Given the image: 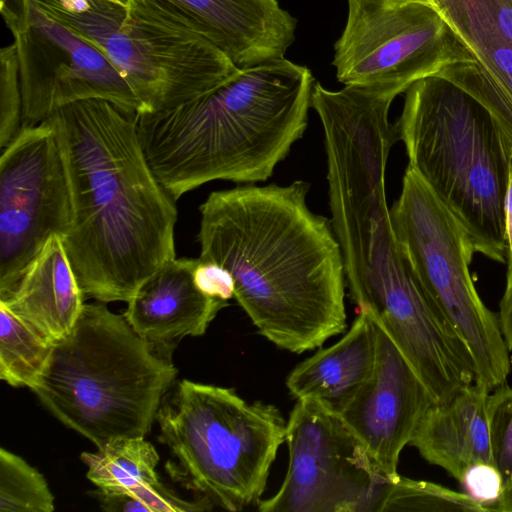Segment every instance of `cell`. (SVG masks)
I'll return each instance as SVG.
<instances>
[{"label":"cell","mask_w":512,"mask_h":512,"mask_svg":"<svg viewBox=\"0 0 512 512\" xmlns=\"http://www.w3.org/2000/svg\"><path fill=\"white\" fill-rule=\"evenodd\" d=\"M108 1L114 2L116 4H119V5H122L125 7H127V3H128V0H108Z\"/></svg>","instance_id":"obj_32"},{"label":"cell","mask_w":512,"mask_h":512,"mask_svg":"<svg viewBox=\"0 0 512 512\" xmlns=\"http://www.w3.org/2000/svg\"><path fill=\"white\" fill-rule=\"evenodd\" d=\"M176 375L171 356L98 301L83 305L32 391L61 423L101 448L145 437Z\"/></svg>","instance_id":"obj_5"},{"label":"cell","mask_w":512,"mask_h":512,"mask_svg":"<svg viewBox=\"0 0 512 512\" xmlns=\"http://www.w3.org/2000/svg\"><path fill=\"white\" fill-rule=\"evenodd\" d=\"M390 217L418 284L468 346L475 383L490 391L506 383L509 350L498 317L483 303L470 274L474 247L457 219L410 166Z\"/></svg>","instance_id":"obj_8"},{"label":"cell","mask_w":512,"mask_h":512,"mask_svg":"<svg viewBox=\"0 0 512 512\" xmlns=\"http://www.w3.org/2000/svg\"><path fill=\"white\" fill-rule=\"evenodd\" d=\"M98 47L144 107L170 109L213 90L239 68L202 37L108 0H31Z\"/></svg>","instance_id":"obj_7"},{"label":"cell","mask_w":512,"mask_h":512,"mask_svg":"<svg viewBox=\"0 0 512 512\" xmlns=\"http://www.w3.org/2000/svg\"><path fill=\"white\" fill-rule=\"evenodd\" d=\"M83 296L62 237L52 235L0 303L46 343L55 345L73 329Z\"/></svg>","instance_id":"obj_18"},{"label":"cell","mask_w":512,"mask_h":512,"mask_svg":"<svg viewBox=\"0 0 512 512\" xmlns=\"http://www.w3.org/2000/svg\"><path fill=\"white\" fill-rule=\"evenodd\" d=\"M2 18L13 37L30 25V0H0Z\"/></svg>","instance_id":"obj_28"},{"label":"cell","mask_w":512,"mask_h":512,"mask_svg":"<svg viewBox=\"0 0 512 512\" xmlns=\"http://www.w3.org/2000/svg\"><path fill=\"white\" fill-rule=\"evenodd\" d=\"M156 421L175 482L228 511L257 504L285 442L286 421L275 406L183 379L163 397Z\"/></svg>","instance_id":"obj_6"},{"label":"cell","mask_w":512,"mask_h":512,"mask_svg":"<svg viewBox=\"0 0 512 512\" xmlns=\"http://www.w3.org/2000/svg\"><path fill=\"white\" fill-rule=\"evenodd\" d=\"M139 13L192 32L238 68L283 58L296 20L277 0H128Z\"/></svg>","instance_id":"obj_15"},{"label":"cell","mask_w":512,"mask_h":512,"mask_svg":"<svg viewBox=\"0 0 512 512\" xmlns=\"http://www.w3.org/2000/svg\"><path fill=\"white\" fill-rule=\"evenodd\" d=\"M195 258L164 262L137 289L123 313L134 331L171 356L186 336L203 335L228 301L203 293L194 281Z\"/></svg>","instance_id":"obj_16"},{"label":"cell","mask_w":512,"mask_h":512,"mask_svg":"<svg viewBox=\"0 0 512 512\" xmlns=\"http://www.w3.org/2000/svg\"><path fill=\"white\" fill-rule=\"evenodd\" d=\"M469 57L436 76L464 90L497 121L512 150V0H429Z\"/></svg>","instance_id":"obj_14"},{"label":"cell","mask_w":512,"mask_h":512,"mask_svg":"<svg viewBox=\"0 0 512 512\" xmlns=\"http://www.w3.org/2000/svg\"><path fill=\"white\" fill-rule=\"evenodd\" d=\"M53 346L0 303V378L3 381L32 390L48 366Z\"/></svg>","instance_id":"obj_21"},{"label":"cell","mask_w":512,"mask_h":512,"mask_svg":"<svg viewBox=\"0 0 512 512\" xmlns=\"http://www.w3.org/2000/svg\"><path fill=\"white\" fill-rule=\"evenodd\" d=\"M356 312L338 342L317 351L288 374L286 387L295 399H315L339 414L370 377L377 354V324L365 309Z\"/></svg>","instance_id":"obj_19"},{"label":"cell","mask_w":512,"mask_h":512,"mask_svg":"<svg viewBox=\"0 0 512 512\" xmlns=\"http://www.w3.org/2000/svg\"><path fill=\"white\" fill-rule=\"evenodd\" d=\"M395 125L408 166L457 219L475 252L507 263L512 150L490 112L453 83L430 76L405 91Z\"/></svg>","instance_id":"obj_4"},{"label":"cell","mask_w":512,"mask_h":512,"mask_svg":"<svg viewBox=\"0 0 512 512\" xmlns=\"http://www.w3.org/2000/svg\"><path fill=\"white\" fill-rule=\"evenodd\" d=\"M136 117L100 99L71 103L49 117L71 192L63 245L84 296L104 303L128 302L176 257V201L148 164Z\"/></svg>","instance_id":"obj_2"},{"label":"cell","mask_w":512,"mask_h":512,"mask_svg":"<svg viewBox=\"0 0 512 512\" xmlns=\"http://www.w3.org/2000/svg\"><path fill=\"white\" fill-rule=\"evenodd\" d=\"M459 483L465 493L487 511H495L504 489V482L494 464L477 463L470 466Z\"/></svg>","instance_id":"obj_26"},{"label":"cell","mask_w":512,"mask_h":512,"mask_svg":"<svg viewBox=\"0 0 512 512\" xmlns=\"http://www.w3.org/2000/svg\"><path fill=\"white\" fill-rule=\"evenodd\" d=\"M433 403L424 383L377 324L374 369L339 415L391 479L399 476L400 454Z\"/></svg>","instance_id":"obj_13"},{"label":"cell","mask_w":512,"mask_h":512,"mask_svg":"<svg viewBox=\"0 0 512 512\" xmlns=\"http://www.w3.org/2000/svg\"><path fill=\"white\" fill-rule=\"evenodd\" d=\"M1 150L0 300H4L44 243L52 235H66L72 202L62 149L49 118L22 127Z\"/></svg>","instance_id":"obj_11"},{"label":"cell","mask_w":512,"mask_h":512,"mask_svg":"<svg viewBox=\"0 0 512 512\" xmlns=\"http://www.w3.org/2000/svg\"><path fill=\"white\" fill-rule=\"evenodd\" d=\"M54 497L42 474L18 455L0 449V511L52 512Z\"/></svg>","instance_id":"obj_23"},{"label":"cell","mask_w":512,"mask_h":512,"mask_svg":"<svg viewBox=\"0 0 512 512\" xmlns=\"http://www.w3.org/2000/svg\"><path fill=\"white\" fill-rule=\"evenodd\" d=\"M489 396L490 390L473 383L447 401L433 403L409 445L458 482L470 466L494 464Z\"/></svg>","instance_id":"obj_17"},{"label":"cell","mask_w":512,"mask_h":512,"mask_svg":"<svg viewBox=\"0 0 512 512\" xmlns=\"http://www.w3.org/2000/svg\"><path fill=\"white\" fill-rule=\"evenodd\" d=\"M487 512L466 493L442 485L398 476L384 492L379 512Z\"/></svg>","instance_id":"obj_22"},{"label":"cell","mask_w":512,"mask_h":512,"mask_svg":"<svg viewBox=\"0 0 512 512\" xmlns=\"http://www.w3.org/2000/svg\"><path fill=\"white\" fill-rule=\"evenodd\" d=\"M495 511L512 512V482L503 489Z\"/></svg>","instance_id":"obj_31"},{"label":"cell","mask_w":512,"mask_h":512,"mask_svg":"<svg viewBox=\"0 0 512 512\" xmlns=\"http://www.w3.org/2000/svg\"><path fill=\"white\" fill-rule=\"evenodd\" d=\"M80 457L88 468L87 478L106 492H131L159 482V456L145 437L118 438Z\"/></svg>","instance_id":"obj_20"},{"label":"cell","mask_w":512,"mask_h":512,"mask_svg":"<svg viewBox=\"0 0 512 512\" xmlns=\"http://www.w3.org/2000/svg\"><path fill=\"white\" fill-rule=\"evenodd\" d=\"M489 409L494 464L505 488L512 482V388L504 383L491 390Z\"/></svg>","instance_id":"obj_25"},{"label":"cell","mask_w":512,"mask_h":512,"mask_svg":"<svg viewBox=\"0 0 512 512\" xmlns=\"http://www.w3.org/2000/svg\"><path fill=\"white\" fill-rule=\"evenodd\" d=\"M345 28L333 66L344 85L390 86L416 81L469 57L429 0H347Z\"/></svg>","instance_id":"obj_10"},{"label":"cell","mask_w":512,"mask_h":512,"mask_svg":"<svg viewBox=\"0 0 512 512\" xmlns=\"http://www.w3.org/2000/svg\"><path fill=\"white\" fill-rule=\"evenodd\" d=\"M22 127V94L16 45L0 50V148L3 149Z\"/></svg>","instance_id":"obj_24"},{"label":"cell","mask_w":512,"mask_h":512,"mask_svg":"<svg viewBox=\"0 0 512 512\" xmlns=\"http://www.w3.org/2000/svg\"><path fill=\"white\" fill-rule=\"evenodd\" d=\"M13 42L22 127L37 125L60 108L89 99L109 101L127 112H144L129 84L98 47L44 14L31 0L30 25Z\"/></svg>","instance_id":"obj_12"},{"label":"cell","mask_w":512,"mask_h":512,"mask_svg":"<svg viewBox=\"0 0 512 512\" xmlns=\"http://www.w3.org/2000/svg\"><path fill=\"white\" fill-rule=\"evenodd\" d=\"M505 234L508 245V257L512 256V164L509 171L508 185L504 203Z\"/></svg>","instance_id":"obj_30"},{"label":"cell","mask_w":512,"mask_h":512,"mask_svg":"<svg viewBox=\"0 0 512 512\" xmlns=\"http://www.w3.org/2000/svg\"><path fill=\"white\" fill-rule=\"evenodd\" d=\"M289 461L261 512H379L388 477L341 416L315 399L297 400L286 422ZM396 479V478H395Z\"/></svg>","instance_id":"obj_9"},{"label":"cell","mask_w":512,"mask_h":512,"mask_svg":"<svg viewBox=\"0 0 512 512\" xmlns=\"http://www.w3.org/2000/svg\"><path fill=\"white\" fill-rule=\"evenodd\" d=\"M313 82L306 66L283 57L239 68L176 107L137 114L150 168L175 201L214 180H267L306 130Z\"/></svg>","instance_id":"obj_3"},{"label":"cell","mask_w":512,"mask_h":512,"mask_svg":"<svg viewBox=\"0 0 512 512\" xmlns=\"http://www.w3.org/2000/svg\"><path fill=\"white\" fill-rule=\"evenodd\" d=\"M309 185L247 184L201 204L203 261L233 277L234 298L258 333L300 354L346 329L345 271L331 222L307 205Z\"/></svg>","instance_id":"obj_1"},{"label":"cell","mask_w":512,"mask_h":512,"mask_svg":"<svg viewBox=\"0 0 512 512\" xmlns=\"http://www.w3.org/2000/svg\"><path fill=\"white\" fill-rule=\"evenodd\" d=\"M506 288L500 302L499 324L509 351H512V256L507 260Z\"/></svg>","instance_id":"obj_29"},{"label":"cell","mask_w":512,"mask_h":512,"mask_svg":"<svg viewBox=\"0 0 512 512\" xmlns=\"http://www.w3.org/2000/svg\"><path fill=\"white\" fill-rule=\"evenodd\" d=\"M194 281L205 294L225 301L234 297L235 285L231 274L221 265L199 261L194 269Z\"/></svg>","instance_id":"obj_27"}]
</instances>
